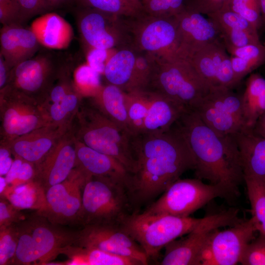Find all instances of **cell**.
<instances>
[{
	"label": "cell",
	"instance_id": "obj_1",
	"mask_svg": "<svg viewBox=\"0 0 265 265\" xmlns=\"http://www.w3.org/2000/svg\"><path fill=\"white\" fill-rule=\"evenodd\" d=\"M132 144L136 166L126 186L132 205L155 198L184 173L194 168L189 147L174 125L164 132L133 135Z\"/></svg>",
	"mask_w": 265,
	"mask_h": 265
},
{
	"label": "cell",
	"instance_id": "obj_2",
	"mask_svg": "<svg viewBox=\"0 0 265 265\" xmlns=\"http://www.w3.org/2000/svg\"><path fill=\"white\" fill-rule=\"evenodd\" d=\"M173 125L193 156L196 177L211 184L223 185L238 196V186L244 180L235 135L216 132L193 110L185 111Z\"/></svg>",
	"mask_w": 265,
	"mask_h": 265
},
{
	"label": "cell",
	"instance_id": "obj_3",
	"mask_svg": "<svg viewBox=\"0 0 265 265\" xmlns=\"http://www.w3.org/2000/svg\"><path fill=\"white\" fill-rule=\"evenodd\" d=\"M77 139L122 164L130 174L136 162L132 144L133 136L102 113L91 103L82 101L72 126Z\"/></svg>",
	"mask_w": 265,
	"mask_h": 265
},
{
	"label": "cell",
	"instance_id": "obj_4",
	"mask_svg": "<svg viewBox=\"0 0 265 265\" xmlns=\"http://www.w3.org/2000/svg\"><path fill=\"white\" fill-rule=\"evenodd\" d=\"M18 241L11 265H47L75 244L77 232L62 229L36 212L16 224Z\"/></svg>",
	"mask_w": 265,
	"mask_h": 265
},
{
	"label": "cell",
	"instance_id": "obj_5",
	"mask_svg": "<svg viewBox=\"0 0 265 265\" xmlns=\"http://www.w3.org/2000/svg\"><path fill=\"white\" fill-rule=\"evenodd\" d=\"M210 88L188 59L174 56L154 58L145 89L164 95L186 110H194Z\"/></svg>",
	"mask_w": 265,
	"mask_h": 265
},
{
	"label": "cell",
	"instance_id": "obj_6",
	"mask_svg": "<svg viewBox=\"0 0 265 265\" xmlns=\"http://www.w3.org/2000/svg\"><path fill=\"white\" fill-rule=\"evenodd\" d=\"M203 219L134 212L125 215L118 225L141 246L149 259H156L167 244L193 230Z\"/></svg>",
	"mask_w": 265,
	"mask_h": 265
},
{
	"label": "cell",
	"instance_id": "obj_7",
	"mask_svg": "<svg viewBox=\"0 0 265 265\" xmlns=\"http://www.w3.org/2000/svg\"><path fill=\"white\" fill-rule=\"evenodd\" d=\"M132 205L125 185L117 180L90 176L82 193L79 224H118Z\"/></svg>",
	"mask_w": 265,
	"mask_h": 265
},
{
	"label": "cell",
	"instance_id": "obj_8",
	"mask_svg": "<svg viewBox=\"0 0 265 265\" xmlns=\"http://www.w3.org/2000/svg\"><path fill=\"white\" fill-rule=\"evenodd\" d=\"M236 196L221 184H206L197 178L179 179L143 212L149 214L189 216L214 198L229 199Z\"/></svg>",
	"mask_w": 265,
	"mask_h": 265
},
{
	"label": "cell",
	"instance_id": "obj_9",
	"mask_svg": "<svg viewBox=\"0 0 265 265\" xmlns=\"http://www.w3.org/2000/svg\"><path fill=\"white\" fill-rule=\"evenodd\" d=\"M0 140L16 138L51 124L42 103L11 87L0 89Z\"/></svg>",
	"mask_w": 265,
	"mask_h": 265
},
{
	"label": "cell",
	"instance_id": "obj_10",
	"mask_svg": "<svg viewBox=\"0 0 265 265\" xmlns=\"http://www.w3.org/2000/svg\"><path fill=\"white\" fill-rule=\"evenodd\" d=\"M238 210L231 208L219 213L204 217L202 222L193 230L168 244L159 265H200L203 249L214 230L231 226L240 222Z\"/></svg>",
	"mask_w": 265,
	"mask_h": 265
},
{
	"label": "cell",
	"instance_id": "obj_11",
	"mask_svg": "<svg viewBox=\"0 0 265 265\" xmlns=\"http://www.w3.org/2000/svg\"><path fill=\"white\" fill-rule=\"evenodd\" d=\"M89 176L75 167L64 181L46 191L45 205L36 212L55 225L79 224L83 189Z\"/></svg>",
	"mask_w": 265,
	"mask_h": 265
},
{
	"label": "cell",
	"instance_id": "obj_12",
	"mask_svg": "<svg viewBox=\"0 0 265 265\" xmlns=\"http://www.w3.org/2000/svg\"><path fill=\"white\" fill-rule=\"evenodd\" d=\"M65 61L53 53L40 52L12 68L7 85L42 103Z\"/></svg>",
	"mask_w": 265,
	"mask_h": 265
},
{
	"label": "cell",
	"instance_id": "obj_13",
	"mask_svg": "<svg viewBox=\"0 0 265 265\" xmlns=\"http://www.w3.org/2000/svg\"><path fill=\"white\" fill-rule=\"evenodd\" d=\"M202 121L221 135H234L246 130L241 95L226 87L211 88L194 110Z\"/></svg>",
	"mask_w": 265,
	"mask_h": 265
},
{
	"label": "cell",
	"instance_id": "obj_14",
	"mask_svg": "<svg viewBox=\"0 0 265 265\" xmlns=\"http://www.w3.org/2000/svg\"><path fill=\"white\" fill-rule=\"evenodd\" d=\"M257 231L253 219L242 220L227 229L214 230L203 249L200 265L239 263L247 245Z\"/></svg>",
	"mask_w": 265,
	"mask_h": 265
},
{
	"label": "cell",
	"instance_id": "obj_15",
	"mask_svg": "<svg viewBox=\"0 0 265 265\" xmlns=\"http://www.w3.org/2000/svg\"><path fill=\"white\" fill-rule=\"evenodd\" d=\"M174 16L150 15L134 21L130 29L136 49L155 58L175 56L178 34Z\"/></svg>",
	"mask_w": 265,
	"mask_h": 265
},
{
	"label": "cell",
	"instance_id": "obj_16",
	"mask_svg": "<svg viewBox=\"0 0 265 265\" xmlns=\"http://www.w3.org/2000/svg\"><path fill=\"white\" fill-rule=\"evenodd\" d=\"M75 245L95 248L131 258L148 264L149 259L141 246L118 224H93L82 226L77 231Z\"/></svg>",
	"mask_w": 265,
	"mask_h": 265
},
{
	"label": "cell",
	"instance_id": "obj_17",
	"mask_svg": "<svg viewBox=\"0 0 265 265\" xmlns=\"http://www.w3.org/2000/svg\"><path fill=\"white\" fill-rule=\"evenodd\" d=\"M75 14L80 37L85 47L113 50L120 43L123 33L118 17L79 6Z\"/></svg>",
	"mask_w": 265,
	"mask_h": 265
},
{
	"label": "cell",
	"instance_id": "obj_18",
	"mask_svg": "<svg viewBox=\"0 0 265 265\" xmlns=\"http://www.w3.org/2000/svg\"><path fill=\"white\" fill-rule=\"evenodd\" d=\"M70 65L64 64L42 102L52 124L72 122L83 101L74 85Z\"/></svg>",
	"mask_w": 265,
	"mask_h": 265
},
{
	"label": "cell",
	"instance_id": "obj_19",
	"mask_svg": "<svg viewBox=\"0 0 265 265\" xmlns=\"http://www.w3.org/2000/svg\"><path fill=\"white\" fill-rule=\"evenodd\" d=\"M174 17L178 34L176 56L187 59L207 45L220 41L217 28L203 14L185 7Z\"/></svg>",
	"mask_w": 265,
	"mask_h": 265
},
{
	"label": "cell",
	"instance_id": "obj_20",
	"mask_svg": "<svg viewBox=\"0 0 265 265\" xmlns=\"http://www.w3.org/2000/svg\"><path fill=\"white\" fill-rule=\"evenodd\" d=\"M210 88L237 85L230 56L220 41L209 44L187 58Z\"/></svg>",
	"mask_w": 265,
	"mask_h": 265
},
{
	"label": "cell",
	"instance_id": "obj_21",
	"mask_svg": "<svg viewBox=\"0 0 265 265\" xmlns=\"http://www.w3.org/2000/svg\"><path fill=\"white\" fill-rule=\"evenodd\" d=\"M76 160L75 136L72 126L45 158L35 165L34 180L46 191L69 176L76 167Z\"/></svg>",
	"mask_w": 265,
	"mask_h": 265
},
{
	"label": "cell",
	"instance_id": "obj_22",
	"mask_svg": "<svg viewBox=\"0 0 265 265\" xmlns=\"http://www.w3.org/2000/svg\"><path fill=\"white\" fill-rule=\"evenodd\" d=\"M72 125L50 124L20 136L8 142L12 155L37 165Z\"/></svg>",
	"mask_w": 265,
	"mask_h": 265
},
{
	"label": "cell",
	"instance_id": "obj_23",
	"mask_svg": "<svg viewBox=\"0 0 265 265\" xmlns=\"http://www.w3.org/2000/svg\"><path fill=\"white\" fill-rule=\"evenodd\" d=\"M0 33V54L11 69L33 57L39 49L34 33L21 24L2 26Z\"/></svg>",
	"mask_w": 265,
	"mask_h": 265
},
{
	"label": "cell",
	"instance_id": "obj_24",
	"mask_svg": "<svg viewBox=\"0 0 265 265\" xmlns=\"http://www.w3.org/2000/svg\"><path fill=\"white\" fill-rule=\"evenodd\" d=\"M219 31L225 47L260 42L258 30L239 14L226 8L207 15Z\"/></svg>",
	"mask_w": 265,
	"mask_h": 265
},
{
	"label": "cell",
	"instance_id": "obj_25",
	"mask_svg": "<svg viewBox=\"0 0 265 265\" xmlns=\"http://www.w3.org/2000/svg\"><path fill=\"white\" fill-rule=\"evenodd\" d=\"M76 167L88 175L110 178L123 183L126 187L130 173L115 158L86 146L75 137Z\"/></svg>",
	"mask_w": 265,
	"mask_h": 265
},
{
	"label": "cell",
	"instance_id": "obj_26",
	"mask_svg": "<svg viewBox=\"0 0 265 265\" xmlns=\"http://www.w3.org/2000/svg\"><path fill=\"white\" fill-rule=\"evenodd\" d=\"M239 150L245 178L265 186V138L244 130L234 134Z\"/></svg>",
	"mask_w": 265,
	"mask_h": 265
},
{
	"label": "cell",
	"instance_id": "obj_27",
	"mask_svg": "<svg viewBox=\"0 0 265 265\" xmlns=\"http://www.w3.org/2000/svg\"><path fill=\"white\" fill-rule=\"evenodd\" d=\"M29 28L40 45L48 49H66L74 37L71 25L54 12L46 13L37 18L31 23Z\"/></svg>",
	"mask_w": 265,
	"mask_h": 265
},
{
	"label": "cell",
	"instance_id": "obj_28",
	"mask_svg": "<svg viewBox=\"0 0 265 265\" xmlns=\"http://www.w3.org/2000/svg\"><path fill=\"white\" fill-rule=\"evenodd\" d=\"M146 90L148 92L149 104L142 133H158L168 131L187 110L164 95Z\"/></svg>",
	"mask_w": 265,
	"mask_h": 265
},
{
	"label": "cell",
	"instance_id": "obj_29",
	"mask_svg": "<svg viewBox=\"0 0 265 265\" xmlns=\"http://www.w3.org/2000/svg\"><path fill=\"white\" fill-rule=\"evenodd\" d=\"M90 99L91 103L106 117L133 135L129 128L125 91L108 83L103 85L97 94Z\"/></svg>",
	"mask_w": 265,
	"mask_h": 265
},
{
	"label": "cell",
	"instance_id": "obj_30",
	"mask_svg": "<svg viewBox=\"0 0 265 265\" xmlns=\"http://www.w3.org/2000/svg\"><path fill=\"white\" fill-rule=\"evenodd\" d=\"M60 254L66 255L69 260L59 265H142L139 261L131 258L75 245L65 247L62 249Z\"/></svg>",
	"mask_w": 265,
	"mask_h": 265
},
{
	"label": "cell",
	"instance_id": "obj_31",
	"mask_svg": "<svg viewBox=\"0 0 265 265\" xmlns=\"http://www.w3.org/2000/svg\"><path fill=\"white\" fill-rule=\"evenodd\" d=\"M241 100L245 129L252 131L257 120L265 113V78L258 73L250 74Z\"/></svg>",
	"mask_w": 265,
	"mask_h": 265
},
{
	"label": "cell",
	"instance_id": "obj_32",
	"mask_svg": "<svg viewBox=\"0 0 265 265\" xmlns=\"http://www.w3.org/2000/svg\"><path fill=\"white\" fill-rule=\"evenodd\" d=\"M136 56V53L128 48L113 53L106 64L103 75L108 83L116 85L125 92L131 91Z\"/></svg>",
	"mask_w": 265,
	"mask_h": 265
},
{
	"label": "cell",
	"instance_id": "obj_33",
	"mask_svg": "<svg viewBox=\"0 0 265 265\" xmlns=\"http://www.w3.org/2000/svg\"><path fill=\"white\" fill-rule=\"evenodd\" d=\"M230 54L238 84L246 76L265 62V44L261 42L241 47H225Z\"/></svg>",
	"mask_w": 265,
	"mask_h": 265
},
{
	"label": "cell",
	"instance_id": "obj_34",
	"mask_svg": "<svg viewBox=\"0 0 265 265\" xmlns=\"http://www.w3.org/2000/svg\"><path fill=\"white\" fill-rule=\"evenodd\" d=\"M0 197L21 210L39 211L46 203V191L34 180L16 186H8Z\"/></svg>",
	"mask_w": 265,
	"mask_h": 265
},
{
	"label": "cell",
	"instance_id": "obj_35",
	"mask_svg": "<svg viewBox=\"0 0 265 265\" xmlns=\"http://www.w3.org/2000/svg\"><path fill=\"white\" fill-rule=\"evenodd\" d=\"M126 102L130 131L133 135L141 134L149 107L148 92L146 89L126 92Z\"/></svg>",
	"mask_w": 265,
	"mask_h": 265
},
{
	"label": "cell",
	"instance_id": "obj_36",
	"mask_svg": "<svg viewBox=\"0 0 265 265\" xmlns=\"http://www.w3.org/2000/svg\"><path fill=\"white\" fill-rule=\"evenodd\" d=\"M247 193L253 219L257 231L265 235V186L250 179L245 178Z\"/></svg>",
	"mask_w": 265,
	"mask_h": 265
},
{
	"label": "cell",
	"instance_id": "obj_37",
	"mask_svg": "<svg viewBox=\"0 0 265 265\" xmlns=\"http://www.w3.org/2000/svg\"><path fill=\"white\" fill-rule=\"evenodd\" d=\"M101 74L93 70L86 62L78 66L73 72L76 89L84 98H92L103 86Z\"/></svg>",
	"mask_w": 265,
	"mask_h": 265
},
{
	"label": "cell",
	"instance_id": "obj_38",
	"mask_svg": "<svg viewBox=\"0 0 265 265\" xmlns=\"http://www.w3.org/2000/svg\"><path fill=\"white\" fill-rule=\"evenodd\" d=\"M79 7L94 8L117 17L134 16L139 8L131 0H76Z\"/></svg>",
	"mask_w": 265,
	"mask_h": 265
},
{
	"label": "cell",
	"instance_id": "obj_39",
	"mask_svg": "<svg viewBox=\"0 0 265 265\" xmlns=\"http://www.w3.org/2000/svg\"><path fill=\"white\" fill-rule=\"evenodd\" d=\"M222 8H227L239 14L258 30L262 27L259 0H230Z\"/></svg>",
	"mask_w": 265,
	"mask_h": 265
},
{
	"label": "cell",
	"instance_id": "obj_40",
	"mask_svg": "<svg viewBox=\"0 0 265 265\" xmlns=\"http://www.w3.org/2000/svg\"><path fill=\"white\" fill-rule=\"evenodd\" d=\"M18 241L16 224L0 228V265H11Z\"/></svg>",
	"mask_w": 265,
	"mask_h": 265
},
{
	"label": "cell",
	"instance_id": "obj_41",
	"mask_svg": "<svg viewBox=\"0 0 265 265\" xmlns=\"http://www.w3.org/2000/svg\"><path fill=\"white\" fill-rule=\"evenodd\" d=\"M150 15L173 17L185 8V0H143Z\"/></svg>",
	"mask_w": 265,
	"mask_h": 265
},
{
	"label": "cell",
	"instance_id": "obj_42",
	"mask_svg": "<svg viewBox=\"0 0 265 265\" xmlns=\"http://www.w3.org/2000/svg\"><path fill=\"white\" fill-rule=\"evenodd\" d=\"M243 265H265V235L259 233L246 246L239 263Z\"/></svg>",
	"mask_w": 265,
	"mask_h": 265
},
{
	"label": "cell",
	"instance_id": "obj_43",
	"mask_svg": "<svg viewBox=\"0 0 265 265\" xmlns=\"http://www.w3.org/2000/svg\"><path fill=\"white\" fill-rule=\"evenodd\" d=\"M22 211L4 197H0V228L16 224L24 220L26 217Z\"/></svg>",
	"mask_w": 265,
	"mask_h": 265
},
{
	"label": "cell",
	"instance_id": "obj_44",
	"mask_svg": "<svg viewBox=\"0 0 265 265\" xmlns=\"http://www.w3.org/2000/svg\"><path fill=\"white\" fill-rule=\"evenodd\" d=\"M20 10V21L23 23L38 14L49 11L48 0H17Z\"/></svg>",
	"mask_w": 265,
	"mask_h": 265
},
{
	"label": "cell",
	"instance_id": "obj_45",
	"mask_svg": "<svg viewBox=\"0 0 265 265\" xmlns=\"http://www.w3.org/2000/svg\"><path fill=\"white\" fill-rule=\"evenodd\" d=\"M86 63L95 71L104 75L106 64L112 54V50L85 47Z\"/></svg>",
	"mask_w": 265,
	"mask_h": 265
},
{
	"label": "cell",
	"instance_id": "obj_46",
	"mask_svg": "<svg viewBox=\"0 0 265 265\" xmlns=\"http://www.w3.org/2000/svg\"><path fill=\"white\" fill-rule=\"evenodd\" d=\"M230 0H185V8L208 15L220 10Z\"/></svg>",
	"mask_w": 265,
	"mask_h": 265
},
{
	"label": "cell",
	"instance_id": "obj_47",
	"mask_svg": "<svg viewBox=\"0 0 265 265\" xmlns=\"http://www.w3.org/2000/svg\"><path fill=\"white\" fill-rule=\"evenodd\" d=\"M35 175V165L33 163L24 159L17 179L12 185L9 186H16L32 181L34 180Z\"/></svg>",
	"mask_w": 265,
	"mask_h": 265
},
{
	"label": "cell",
	"instance_id": "obj_48",
	"mask_svg": "<svg viewBox=\"0 0 265 265\" xmlns=\"http://www.w3.org/2000/svg\"><path fill=\"white\" fill-rule=\"evenodd\" d=\"M8 142L0 140V176L6 175L10 169L13 160Z\"/></svg>",
	"mask_w": 265,
	"mask_h": 265
},
{
	"label": "cell",
	"instance_id": "obj_49",
	"mask_svg": "<svg viewBox=\"0 0 265 265\" xmlns=\"http://www.w3.org/2000/svg\"><path fill=\"white\" fill-rule=\"evenodd\" d=\"M13 163L5 178L8 186L12 185L17 178L18 175L23 161V159L18 157H15Z\"/></svg>",
	"mask_w": 265,
	"mask_h": 265
},
{
	"label": "cell",
	"instance_id": "obj_50",
	"mask_svg": "<svg viewBox=\"0 0 265 265\" xmlns=\"http://www.w3.org/2000/svg\"><path fill=\"white\" fill-rule=\"evenodd\" d=\"M11 70L3 57L0 54V89L7 85Z\"/></svg>",
	"mask_w": 265,
	"mask_h": 265
},
{
	"label": "cell",
	"instance_id": "obj_51",
	"mask_svg": "<svg viewBox=\"0 0 265 265\" xmlns=\"http://www.w3.org/2000/svg\"><path fill=\"white\" fill-rule=\"evenodd\" d=\"M252 132L255 134L265 138V113L257 120Z\"/></svg>",
	"mask_w": 265,
	"mask_h": 265
},
{
	"label": "cell",
	"instance_id": "obj_52",
	"mask_svg": "<svg viewBox=\"0 0 265 265\" xmlns=\"http://www.w3.org/2000/svg\"><path fill=\"white\" fill-rule=\"evenodd\" d=\"M76 0H48L49 11L70 4Z\"/></svg>",
	"mask_w": 265,
	"mask_h": 265
},
{
	"label": "cell",
	"instance_id": "obj_53",
	"mask_svg": "<svg viewBox=\"0 0 265 265\" xmlns=\"http://www.w3.org/2000/svg\"><path fill=\"white\" fill-rule=\"evenodd\" d=\"M261 19H262V27L265 29V0H259Z\"/></svg>",
	"mask_w": 265,
	"mask_h": 265
},
{
	"label": "cell",
	"instance_id": "obj_54",
	"mask_svg": "<svg viewBox=\"0 0 265 265\" xmlns=\"http://www.w3.org/2000/svg\"><path fill=\"white\" fill-rule=\"evenodd\" d=\"M8 185L6 182V179L3 176H0V194H3L5 190L6 189Z\"/></svg>",
	"mask_w": 265,
	"mask_h": 265
},
{
	"label": "cell",
	"instance_id": "obj_55",
	"mask_svg": "<svg viewBox=\"0 0 265 265\" xmlns=\"http://www.w3.org/2000/svg\"><path fill=\"white\" fill-rule=\"evenodd\" d=\"M139 8L141 6V2L140 0H131Z\"/></svg>",
	"mask_w": 265,
	"mask_h": 265
},
{
	"label": "cell",
	"instance_id": "obj_56",
	"mask_svg": "<svg viewBox=\"0 0 265 265\" xmlns=\"http://www.w3.org/2000/svg\"><path fill=\"white\" fill-rule=\"evenodd\" d=\"M264 44H265V42L264 43Z\"/></svg>",
	"mask_w": 265,
	"mask_h": 265
}]
</instances>
